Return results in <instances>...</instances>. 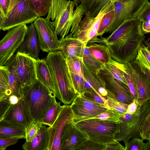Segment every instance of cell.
Here are the masks:
<instances>
[{"instance_id": "6da1fadb", "label": "cell", "mask_w": 150, "mask_h": 150, "mask_svg": "<svg viewBox=\"0 0 150 150\" xmlns=\"http://www.w3.org/2000/svg\"><path fill=\"white\" fill-rule=\"evenodd\" d=\"M142 21L137 17L124 20L108 36L100 42L108 48L112 59L120 63L134 60L145 37L142 31Z\"/></svg>"}, {"instance_id": "7a4b0ae2", "label": "cell", "mask_w": 150, "mask_h": 150, "mask_svg": "<svg viewBox=\"0 0 150 150\" xmlns=\"http://www.w3.org/2000/svg\"><path fill=\"white\" fill-rule=\"evenodd\" d=\"M45 60L53 80L56 98L65 104H71L78 94L74 88L66 59L59 51L49 53Z\"/></svg>"}, {"instance_id": "3957f363", "label": "cell", "mask_w": 150, "mask_h": 150, "mask_svg": "<svg viewBox=\"0 0 150 150\" xmlns=\"http://www.w3.org/2000/svg\"><path fill=\"white\" fill-rule=\"evenodd\" d=\"M21 94L26 99L34 122H40L47 111L56 101L55 96L38 79L31 86L22 88Z\"/></svg>"}, {"instance_id": "277c9868", "label": "cell", "mask_w": 150, "mask_h": 150, "mask_svg": "<svg viewBox=\"0 0 150 150\" xmlns=\"http://www.w3.org/2000/svg\"><path fill=\"white\" fill-rule=\"evenodd\" d=\"M73 123L87 134L89 139L106 145L119 142L115 138L119 132L120 124L96 119L84 120Z\"/></svg>"}, {"instance_id": "5b68a950", "label": "cell", "mask_w": 150, "mask_h": 150, "mask_svg": "<svg viewBox=\"0 0 150 150\" xmlns=\"http://www.w3.org/2000/svg\"><path fill=\"white\" fill-rule=\"evenodd\" d=\"M114 1L105 6L94 17L85 16L83 18L72 16V24L69 36L76 38L86 46L88 42L97 34L104 15L114 8Z\"/></svg>"}, {"instance_id": "8992f818", "label": "cell", "mask_w": 150, "mask_h": 150, "mask_svg": "<svg viewBox=\"0 0 150 150\" xmlns=\"http://www.w3.org/2000/svg\"><path fill=\"white\" fill-rule=\"evenodd\" d=\"M75 5L74 1L52 0L47 15L45 18L52 23L57 35L61 38L68 34L71 27L72 17Z\"/></svg>"}, {"instance_id": "52a82bcc", "label": "cell", "mask_w": 150, "mask_h": 150, "mask_svg": "<svg viewBox=\"0 0 150 150\" xmlns=\"http://www.w3.org/2000/svg\"><path fill=\"white\" fill-rule=\"evenodd\" d=\"M150 112V99L139 103L135 112L124 113L121 117L119 134L116 137L118 142L123 141L125 150L131 138L138 136L139 128L146 115Z\"/></svg>"}, {"instance_id": "ba28073f", "label": "cell", "mask_w": 150, "mask_h": 150, "mask_svg": "<svg viewBox=\"0 0 150 150\" xmlns=\"http://www.w3.org/2000/svg\"><path fill=\"white\" fill-rule=\"evenodd\" d=\"M38 17L30 6L28 0H18L4 17L1 30H8L21 25L31 23Z\"/></svg>"}, {"instance_id": "9c48e42d", "label": "cell", "mask_w": 150, "mask_h": 150, "mask_svg": "<svg viewBox=\"0 0 150 150\" xmlns=\"http://www.w3.org/2000/svg\"><path fill=\"white\" fill-rule=\"evenodd\" d=\"M148 0H120L114 1V19L105 33H112L125 20L137 17Z\"/></svg>"}, {"instance_id": "30bf717a", "label": "cell", "mask_w": 150, "mask_h": 150, "mask_svg": "<svg viewBox=\"0 0 150 150\" xmlns=\"http://www.w3.org/2000/svg\"><path fill=\"white\" fill-rule=\"evenodd\" d=\"M28 28L25 24L15 27L9 30L0 41V66H4L14 55L23 42Z\"/></svg>"}, {"instance_id": "8fae6325", "label": "cell", "mask_w": 150, "mask_h": 150, "mask_svg": "<svg viewBox=\"0 0 150 150\" xmlns=\"http://www.w3.org/2000/svg\"><path fill=\"white\" fill-rule=\"evenodd\" d=\"M70 107L73 115V122L88 119L109 109L82 94L77 95L71 103Z\"/></svg>"}, {"instance_id": "7c38bea8", "label": "cell", "mask_w": 150, "mask_h": 150, "mask_svg": "<svg viewBox=\"0 0 150 150\" xmlns=\"http://www.w3.org/2000/svg\"><path fill=\"white\" fill-rule=\"evenodd\" d=\"M125 64L137 90L139 103L150 99V71L141 69L135 59Z\"/></svg>"}, {"instance_id": "4fadbf2b", "label": "cell", "mask_w": 150, "mask_h": 150, "mask_svg": "<svg viewBox=\"0 0 150 150\" xmlns=\"http://www.w3.org/2000/svg\"><path fill=\"white\" fill-rule=\"evenodd\" d=\"M33 23L38 34L40 49L48 53L58 50L59 40L52 22L39 17Z\"/></svg>"}, {"instance_id": "5bb4252c", "label": "cell", "mask_w": 150, "mask_h": 150, "mask_svg": "<svg viewBox=\"0 0 150 150\" xmlns=\"http://www.w3.org/2000/svg\"><path fill=\"white\" fill-rule=\"evenodd\" d=\"M73 118L70 105H64L53 125L48 127L47 150H61L60 139L66 125L72 122Z\"/></svg>"}, {"instance_id": "9a60e30c", "label": "cell", "mask_w": 150, "mask_h": 150, "mask_svg": "<svg viewBox=\"0 0 150 150\" xmlns=\"http://www.w3.org/2000/svg\"><path fill=\"white\" fill-rule=\"evenodd\" d=\"M16 54L17 71L22 88L30 86L37 80L36 60L20 52H16Z\"/></svg>"}, {"instance_id": "2e32d148", "label": "cell", "mask_w": 150, "mask_h": 150, "mask_svg": "<svg viewBox=\"0 0 150 150\" xmlns=\"http://www.w3.org/2000/svg\"><path fill=\"white\" fill-rule=\"evenodd\" d=\"M4 119L25 128L34 122L27 101L22 94L18 102L11 105Z\"/></svg>"}, {"instance_id": "e0dca14e", "label": "cell", "mask_w": 150, "mask_h": 150, "mask_svg": "<svg viewBox=\"0 0 150 150\" xmlns=\"http://www.w3.org/2000/svg\"><path fill=\"white\" fill-rule=\"evenodd\" d=\"M88 139L87 134L72 122L65 126L60 139L61 150H74L78 146Z\"/></svg>"}, {"instance_id": "ac0fdd59", "label": "cell", "mask_w": 150, "mask_h": 150, "mask_svg": "<svg viewBox=\"0 0 150 150\" xmlns=\"http://www.w3.org/2000/svg\"><path fill=\"white\" fill-rule=\"evenodd\" d=\"M98 74L104 81L106 89L115 94L119 101L128 105L133 101L134 98L128 86L102 69Z\"/></svg>"}, {"instance_id": "d6986e66", "label": "cell", "mask_w": 150, "mask_h": 150, "mask_svg": "<svg viewBox=\"0 0 150 150\" xmlns=\"http://www.w3.org/2000/svg\"><path fill=\"white\" fill-rule=\"evenodd\" d=\"M40 50L37 32L34 23H32L28 27L24 40L16 52L24 53L37 60L39 59Z\"/></svg>"}, {"instance_id": "ffe728a7", "label": "cell", "mask_w": 150, "mask_h": 150, "mask_svg": "<svg viewBox=\"0 0 150 150\" xmlns=\"http://www.w3.org/2000/svg\"><path fill=\"white\" fill-rule=\"evenodd\" d=\"M83 45L77 39L67 35L59 40L58 50L61 51L66 60L76 57L81 59Z\"/></svg>"}, {"instance_id": "44dd1931", "label": "cell", "mask_w": 150, "mask_h": 150, "mask_svg": "<svg viewBox=\"0 0 150 150\" xmlns=\"http://www.w3.org/2000/svg\"><path fill=\"white\" fill-rule=\"evenodd\" d=\"M4 66L7 67L9 71L8 97L14 95L19 97L22 88L17 71L16 54L13 55Z\"/></svg>"}, {"instance_id": "7402d4cb", "label": "cell", "mask_w": 150, "mask_h": 150, "mask_svg": "<svg viewBox=\"0 0 150 150\" xmlns=\"http://www.w3.org/2000/svg\"><path fill=\"white\" fill-rule=\"evenodd\" d=\"M120 0H83L78 5L75 10L83 16L91 17H96L100 11L111 1Z\"/></svg>"}, {"instance_id": "603a6c76", "label": "cell", "mask_w": 150, "mask_h": 150, "mask_svg": "<svg viewBox=\"0 0 150 150\" xmlns=\"http://www.w3.org/2000/svg\"><path fill=\"white\" fill-rule=\"evenodd\" d=\"M35 65L37 79L55 96V91L53 80L45 59L36 60Z\"/></svg>"}, {"instance_id": "cb8c5ba5", "label": "cell", "mask_w": 150, "mask_h": 150, "mask_svg": "<svg viewBox=\"0 0 150 150\" xmlns=\"http://www.w3.org/2000/svg\"><path fill=\"white\" fill-rule=\"evenodd\" d=\"M82 71L85 81V91L93 90L100 94L98 92L99 89L106 87L104 81L98 73L87 67L83 62Z\"/></svg>"}, {"instance_id": "d4e9b609", "label": "cell", "mask_w": 150, "mask_h": 150, "mask_svg": "<svg viewBox=\"0 0 150 150\" xmlns=\"http://www.w3.org/2000/svg\"><path fill=\"white\" fill-rule=\"evenodd\" d=\"M42 125L33 140L25 142L22 145L25 150H47L48 127Z\"/></svg>"}, {"instance_id": "484cf974", "label": "cell", "mask_w": 150, "mask_h": 150, "mask_svg": "<svg viewBox=\"0 0 150 150\" xmlns=\"http://www.w3.org/2000/svg\"><path fill=\"white\" fill-rule=\"evenodd\" d=\"M0 137L25 139V128L4 119L0 121Z\"/></svg>"}, {"instance_id": "4316f807", "label": "cell", "mask_w": 150, "mask_h": 150, "mask_svg": "<svg viewBox=\"0 0 150 150\" xmlns=\"http://www.w3.org/2000/svg\"><path fill=\"white\" fill-rule=\"evenodd\" d=\"M86 46L92 55L103 64L108 63L112 59L108 48L104 44L89 42Z\"/></svg>"}, {"instance_id": "83f0119b", "label": "cell", "mask_w": 150, "mask_h": 150, "mask_svg": "<svg viewBox=\"0 0 150 150\" xmlns=\"http://www.w3.org/2000/svg\"><path fill=\"white\" fill-rule=\"evenodd\" d=\"M81 58L83 62L87 67L98 73L103 68V64L96 59L91 54L87 46L84 45Z\"/></svg>"}, {"instance_id": "f1b7e54d", "label": "cell", "mask_w": 150, "mask_h": 150, "mask_svg": "<svg viewBox=\"0 0 150 150\" xmlns=\"http://www.w3.org/2000/svg\"><path fill=\"white\" fill-rule=\"evenodd\" d=\"M62 106L60 102L56 101L45 114L40 122L42 124L49 127L51 126L58 117Z\"/></svg>"}, {"instance_id": "f546056e", "label": "cell", "mask_w": 150, "mask_h": 150, "mask_svg": "<svg viewBox=\"0 0 150 150\" xmlns=\"http://www.w3.org/2000/svg\"><path fill=\"white\" fill-rule=\"evenodd\" d=\"M135 60L141 69L150 70L149 49L143 43L140 45Z\"/></svg>"}, {"instance_id": "4dcf8cb0", "label": "cell", "mask_w": 150, "mask_h": 150, "mask_svg": "<svg viewBox=\"0 0 150 150\" xmlns=\"http://www.w3.org/2000/svg\"><path fill=\"white\" fill-rule=\"evenodd\" d=\"M29 5L39 17L45 16L48 12L52 0H28Z\"/></svg>"}, {"instance_id": "1f68e13d", "label": "cell", "mask_w": 150, "mask_h": 150, "mask_svg": "<svg viewBox=\"0 0 150 150\" xmlns=\"http://www.w3.org/2000/svg\"><path fill=\"white\" fill-rule=\"evenodd\" d=\"M124 114L119 112L110 108L108 109L104 112L87 119H96L120 124L122 122L120 119V117Z\"/></svg>"}, {"instance_id": "d6a6232c", "label": "cell", "mask_w": 150, "mask_h": 150, "mask_svg": "<svg viewBox=\"0 0 150 150\" xmlns=\"http://www.w3.org/2000/svg\"><path fill=\"white\" fill-rule=\"evenodd\" d=\"M8 75L7 67L0 66V100L8 97Z\"/></svg>"}, {"instance_id": "836d02e7", "label": "cell", "mask_w": 150, "mask_h": 150, "mask_svg": "<svg viewBox=\"0 0 150 150\" xmlns=\"http://www.w3.org/2000/svg\"><path fill=\"white\" fill-rule=\"evenodd\" d=\"M102 69L108 74L128 86L123 74L116 66L115 61L112 59L108 63L103 64Z\"/></svg>"}, {"instance_id": "e575fe53", "label": "cell", "mask_w": 150, "mask_h": 150, "mask_svg": "<svg viewBox=\"0 0 150 150\" xmlns=\"http://www.w3.org/2000/svg\"><path fill=\"white\" fill-rule=\"evenodd\" d=\"M107 90L108 93L105 98L110 108L119 112L125 113L128 105L119 101L115 94L108 89Z\"/></svg>"}, {"instance_id": "d590c367", "label": "cell", "mask_w": 150, "mask_h": 150, "mask_svg": "<svg viewBox=\"0 0 150 150\" xmlns=\"http://www.w3.org/2000/svg\"><path fill=\"white\" fill-rule=\"evenodd\" d=\"M115 63L117 67L123 74L126 80L133 98L137 100L138 94L137 90L125 64L120 63L116 61Z\"/></svg>"}, {"instance_id": "8d00e7d4", "label": "cell", "mask_w": 150, "mask_h": 150, "mask_svg": "<svg viewBox=\"0 0 150 150\" xmlns=\"http://www.w3.org/2000/svg\"><path fill=\"white\" fill-rule=\"evenodd\" d=\"M114 7L104 15L101 21L97 36H101L105 33L112 22L114 17Z\"/></svg>"}, {"instance_id": "74e56055", "label": "cell", "mask_w": 150, "mask_h": 150, "mask_svg": "<svg viewBox=\"0 0 150 150\" xmlns=\"http://www.w3.org/2000/svg\"><path fill=\"white\" fill-rule=\"evenodd\" d=\"M129 141L125 150H150V140L144 143L143 140L138 137Z\"/></svg>"}, {"instance_id": "f35d334b", "label": "cell", "mask_w": 150, "mask_h": 150, "mask_svg": "<svg viewBox=\"0 0 150 150\" xmlns=\"http://www.w3.org/2000/svg\"><path fill=\"white\" fill-rule=\"evenodd\" d=\"M107 145L88 139L78 146L74 150H105Z\"/></svg>"}, {"instance_id": "ab89813d", "label": "cell", "mask_w": 150, "mask_h": 150, "mask_svg": "<svg viewBox=\"0 0 150 150\" xmlns=\"http://www.w3.org/2000/svg\"><path fill=\"white\" fill-rule=\"evenodd\" d=\"M70 72L74 88L77 93L83 94L85 91V81L83 76Z\"/></svg>"}, {"instance_id": "60d3db41", "label": "cell", "mask_w": 150, "mask_h": 150, "mask_svg": "<svg viewBox=\"0 0 150 150\" xmlns=\"http://www.w3.org/2000/svg\"><path fill=\"white\" fill-rule=\"evenodd\" d=\"M138 136L143 140H150V112L146 115L141 124Z\"/></svg>"}, {"instance_id": "b9f144b4", "label": "cell", "mask_w": 150, "mask_h": 150, "mask_svg": "<svg viewBox=\"0 0 150 150\" xmlns=\"http://www.w3.org/2000/svg\"><path fill=\"white\" fill-rule=\"evenodd\" d=\"M66 62L70 72L83 76L82 59L76 57L71 59L66 60Z\"/></svg>"}, {"instance_id": "7bdbcfd3", "label": "cell", "mask_w": 150, "mask_h": 150, "mask_svg": "<svg viewBox=\"0 0 150 150\" xmlns=\"http://www.w3.org/2000/svg\"><path fill=\"white\" fill-rule=\"evenodd\" d=\"M43 125L40 122H34L25 128V139L27 142H30L37 135Z\"/></svg>"}, {"instance_id": "ee69618b", "label": "cell", "mask_w": 150, "mask_h": 150, "mask_svg": "<svg viewBox=\"0 0 150 150\" xmlns=\"http://www.w3.org/2000/svg\"><path fill=\"white\" fill-rule=\"evenodd\" d=\"M84 96L93 101L102 104L110 109L105 97L96 93L93 90L86 91L82 94Z\"/></svg>"}, {"instance_id": "f6af8a7d", "label": "cell", "mask_w": 150, "mask_h": 150, "mask_svg": "<svg viewBox=\"0 0 150 150\" xmlns=\"http://www.w3.org/2000/svg\"><path fill=\"white\" fill-rule=\"evenodd\" d=\"M11 105L8 98L0 101V121L4 119Z\"/></svg>"}, {"instance_id": "bcb514c9", "label": "cell", "mask_w": 150, "mask_h": 150, "mask_svg": "<svg viewBox=\"0 0 150 150\" xmlns=\"http://www.w3.org/2000/svg\"><path fill=\"white\" fill-rule=\"evenodd\" d=\"M19 139L17 138L0 137V147L6 149L10 145L16 144Z\"/></svg>"}, {"instance_id": "7dc6e473", "label": "cell", "mask_w": 150, "mask_h": 150, "mask_svg": "<svg viewBox=\"0 0 150 150\" xmlns=\"http://www.w3.org/2000/svg\"><path fill=\"white\" fill-rule=\"evenodd\" d=\"M139 105L137 100L134 99L133 101L128 105L127 109L125 113H129L131 114L134 113L136 112Z\"/></svg>"}, {"instance_id": "c3c4849f", "label": "cell", "mask_w": 150, "mask_h": 150, "mask_svg": "<svg viewBox=\"0 0 150 150\" xmlns=\"http://www.w3.org/2000/svg\"><path fill=\"white\" fill-rule=\"evenodd\" d=\"M10 1L11 0H0V9L4 17L7 13Z\"/></svg>"}, {"instance_id": "681fc988", "label": "cell", "mask_w": 150, "mask_h": 150, "mask_svg": "<svg viewBox=\"0 0 150 150\" xmlns=\"http://www.w3.org/2000/svg\"><path fill=\"white\" fill-rule=\"evenodd\" d=\"M141 29L144 34L149 33L150 32V21H142Z\"/></svg>"}, {"instance_id": "f907efd6", "label": "cell", "mask_w": 150, "mask_h": 150, "mask_svg": "<svg viewBox=\"0 0 150 150\" xmlns=\"http://www.w3.org/2000/svg\"><path fill=\"white\" fill-rule=\"evenodd\" d=\"M105 150H125L124 146L119 142L115 144L107 145Z\"/></svg>"}, {"instance_id": "816d5d0a", "label": "cell", "mask_w": 150, "mask_h": 150, "mask_svg": "<svg viewBox=\"0 0 150 150\" xmlns=\"http://www.w3.org/2000/svg\"><path fill=\"white\" fill-rule=\"evenodd\" d=\"M19 97L17 96L12 95L9 96L8 98L11 104L13 105L18 102Z\"/></svg>"}, {"instance_id": "f5cc1de1", "label": "cell", "mask_w": 150, "mask_h": 150, "mask_svg": "<svg viewBox=\"0 0 150 150\" xmlns=\"http://www.w3.org/2000/svg\"><path fill=\"white\" fill-rule=\"evenodd\" d=\"M98 92L102 96L105 97L107 95L108 92L106 88L102 87L98 90Z\"/></svg>"}, {"instance_id": "db71d44e", "label": "cell", "mask_w": 150, "mask_h": 150, "mask_svg": "<svg viewBox=\"0 0 150 150\" xmlns=\"http://www.w3.org/2000/svg\"><path fill=\"white\" fill-rule=\"evenodd\" d=\"M18 0H11L8 11L10 10L13 7Z\"/></svg>"}, {"instance_id": "11a10c76", "label": "cell", "mask_w": 150, "mask_h": 150, "mask_svg": "<svg viewBox=\"0 0 150 150\" xmlns=\"http://www.w3.org/2000/svg\"><path fill=\"white\" fill-rule=\"evenodd\" d=\"M4 17L3 16V15H1L0 16V32L1 30V28L2 27Z\"/></svg>"}, {"instance_id": "9f6ffc18", "label": "cell", "mask_w": 150, "mask_h": 150, "mask_svg": "<svg viewBox=\"0 0 150 150\" xmlns=\"http://www.w3.org/2000/svg\"><path fill=\"white\" fill-rule=\"evenodd\" d=\"M75 3V5L76 7L78 5V4H80L81 2L83 0H74Z\"/></svg>"}, {"instance_id": "6f0895ef", "label": "cell", "mask_w": 150, "mask_h": 150, "mask_svg": "<svg viewBox=\"0 0 150 150\" xmlns=\"http://www.w3.org/2000/svg\"><path fill=\"white\" fill-rule=\"evenodd\" d=\"M6 149L4 148V147H0V150H5Z\"/></svg>"}, {"instance_id": "680465c9", "label": "cell", "mask_w": 150, "mask_h": 150, "mask_svg": "<svg viewBox=\"0 0 150 150\" xmlns=\"http://www.w3.org/2000/svg\"><path fill=\"white\" fill-rule=\"evenodd\" d=\"M1 15H3V14H2V11L0 9V16Z\"/></svg>"}, {"instance_id": "91938a15", "label": "cell", "mask_w": 150, "mask_h": 150, "mask_svg": "<svg viewBox=\"0 0 150 150\" xmlns=\"http://www.w3.org/2000/svg\"></svg>"}]
</instances>
